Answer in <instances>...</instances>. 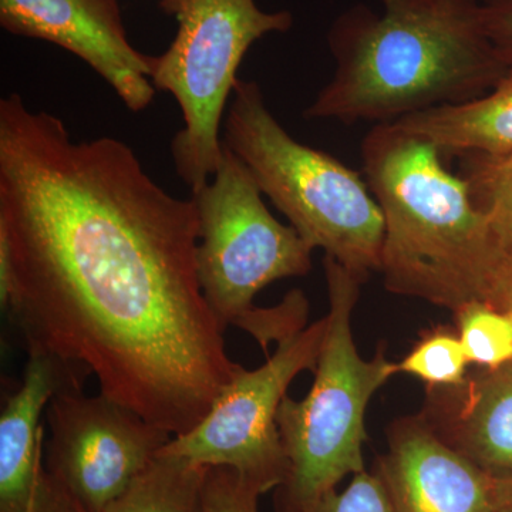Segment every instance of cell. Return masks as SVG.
<instances>
[{"label": "cell", "mask_w": 512, "mask_h": 512, "mask_svg": "<svg viewBox=\"0 0 512 512\" xmlns=\"http://www.w3.org/2000/svg\"><path fill=\"white\" fill-rule=\"evenodd\" d=\"M195 202L117 138L74 141L18 93L0 100V301L29 353L92 373L100 393L174 437L244 367L197 274Z\"/></svg>", "instance_id": "1"}, {"label": "cell", "mask_w": 512, "mask_h": 512, "mask_svg": "<svg viewBox=\"0 0 512 512\" xmlns=\"http://www.w3.org/2000/svg\"><path fill=\"white\" fill-rule=\"evenodd\" d=\"M359 3L328 32L335 72L305 117L394 121L476 100L510 73L485 32L480 0Z\"/></svg>", "instance_id": "2"}, {"label": "cell", "mask_w": 512, "mask_h": 512, "mask_svg": "<svg viewBox=\"0 0 512 512\" xmlns=\"http://www.w3.org/2000/svg\"><path fill=\"white\" fill-rule=\"evenodd\" d=\"M363 173L384 221V286L457 312L491 303L508 249L478 210L467 181L427 138L376 124L360 147Z\"/></svg>", "instance_id": "3"}, {"label": "cell", "mask_w": 512, "mask_h": 512, "mask_svg": "<svg viewBox=\"0 0 512 512\" xmlns=\"http://www.w3.org/2000/svg\"><path fill=\"white\" fill-rule=\"evenodd\" d=\"M222 143L313 249L360 281L379 271L384 221L369 184L338 158L296 141L266 106L258 83L235 84Z\"/></svg>", "instance_id": "4"}, {"label": "cell", "mask_w": 512, "mask_h": 512, "mask_svg": "<svg viewBox=\"0 0 512 512\" xmlns=\"http://www.w3.org/2000/svg\"><path fill=\"white\" fill-rule=\"evenodd\" d=\"M248 168L224 144L220 167L192 194L200 222L197 274L205 301L222 326H237L264 352L305 329L308 299L291 291L274 308L255 296L275 281L308 274L313 248L266 208Z\"/></svg>", "instance_id": "5"}, {"label": "cell", "mask_w": 512, "mask_h": 512, "mask_svg": "<svg viewBox=\"0 0 512 512\" xmlns=\"http://www.w3.org/2000/svg\"><path fill=\"white\" fill-rule=\"evenodd\" d=\"M323 268L328 330L315 380L302 400L286 396L276 419L288 460L285 483L276 490V512H313L346 477L366 470L367 404L399 373L382 349L373 359L357 352L352 315L365 282L330 256Z\"/></svg>", "instance_id": "6"}, {"label": "cell", "mask_w": 512, "mask_h": 512, "mask_svg": "<svg viewBox=\"0 0 512 512\" xmlns=\"http://www.w3.org/2000/svg\"><path fill=\"white\" fill-rule=\"evenodd\" d=\"M177 20V35L154 56L151 82L170 93L183 113L174 136L175 171L191 194L217 173L224 153L222 117L231 100L238 69L256 40L293 26L288 10L265 12L255 0H158Z\"/></svg>", "instance_id": "7"}, {"label": "cell", "mask_w": 512, "mask_h": 512, "mask_svg": "<svg viewBox=\"0 0 512 512\" xmlns=\"http://www.w3.org/2000/svg\"><path fill=\"white\" fill-rule=\"evenodd\" d=\"M328 318L278 343L274 355L255 370L242 369L217 397L210 413L160 451L201 467L231 468L264 495L278 490L288 460L278 429V412L299 373L315 372Z\"/></svg>", "instance_id": "8"}, {"label": "cell", "mask_w": 512, "mask_h": 512, "mask_svg": "<svg viewBox=\"0 0 512 512\" xmlns=\"http://www.w3.org/2000/svg\"><path fill=\"white\" fill-rule=\"evenodd\" d=\"M45 467L79 512H103L133 485L173 434L103 393L84 394L79 370L46 407Z\"/></svg>", "instance_id": "9"}, {"label": "cell", "mask_w": 512, "mask_h": 512, "mask_svg": "<svg viewBox=\"0 0 512 512\" xmlns=\"http://www.w3.org/2000/svg\"><path fill=\"white\" fill-rule=\"evenodd\" d=\"M0 25L79 57L134 113L146 110L156 96L154 56L131 45L119 0H0Z\"/></svg>", "instance_id": "10"}, {"label": "cell", "mask_w": 512, "mask_h": 512, "mask_svg": "<svg viewBox=\"0 0 512 512\" xmlns=\"http://www.w3.org/2000/svg\"><path fill=\"white\" fill-rule=\"evenodd\" d=\"M379 458L392 512H497L495 477L448 446L420 416L394 421Z\"/></svg>", "instance_id": "11"}, {"label": "cell", "mask_w": 512, "mask_h": 512, "mask_svg": "<svg viewBox=\"0 0 512 512\" xmlns=\"http://www.w3.org/2000/svg\"><path fill=\"white\" fill-rule=\"evenodd\" d=\"M80 366L29 353L18 392L0 414V512H79L47 473L42 414Z\"/></svg>", "instance_id": "12"}, {"label": "cell", "mask_w": 512, "mask_h": 512, "mask_svg": "<svg viewBox=\"0 0 512 512\" xmlns=\"http://www.w3.org/2000/svg\"><path fill=\"white\" fill-rule=\"evenodd\" d=\"M420 416L491 477L512 476V362L477 367L457 387L429 389Z\"/></svg>", "instance_id": "13"}, {"label": "cell", "mask_w": 512, "mask_h": 512, "mask_svg": "<svg viewBox=\"0 0 512 512\" xmlns=\"http://www.w3.org/2000/svg\"><path fill=\"white\" fill-rule=\"evenodd\" d=\"M394 123L427 138L444 156L512 153V70L483 97L421 111Z\"/></svg>", "instance_id": "14"}, {"label": "cell", "mask_w": 512, "mask_h": 512, "mask_svg": "<svg viewBox=\"0 0 512 512\" xmlns=\"http://www.w3.org/2000/svg\"><path fill=\"white\" fill-rule=\"evenodd\" d=\"M207 467L160 453L103 512H204Z\"/></svg>", "instance_id": "15"}, {"label": "cell", "mask_w": 512, "mask_h": 512, "mask_svg": "<svg viewBox=\"0 0 512 512\" xmlns=\"http://www.w3.org/2000/svg\"><path fill=\"white\" fill-rule=\"evenodd\" d=\"M460 174L495 238L512 249V153L501 156L463 154Z\"/></svg>", "instance_id": "16"}, {"label": "cell", "mask_w": 512, "mask_h": 512, "mask_svg": "<svg viewBox=\"0 0 512 512\" xmlns=\"http://www.w3.org/2000/svg\"><path fill=\"white\" fill-rule=\"evenodd\" d=\"M454 316L470 365L495 369L512 362V313L476 301Z\"/></svg>", "instance_id": "17"}, {"label": "cell", "mask_w": 512, "mask_h": 512, "mask_svg": "<svg viewBox=\"0 0 512 512\" xmlns=\"http://www.w3.org/2000/svg\"><path fill=\"white\" fill-rule=\"evenodd\" d=\"M468 366L457 329L437 326L421 335L409 355L397 363V370L417 377L429 389H446L466 382Z\"/></svg>", "instance_id": "18"}, {"label": "cell", "mask_w": 512, "mask_h": 512, "mask_svg": "<svg viewBox=\"0 0 512 512\" xmlns=\"http://www.w3.org/2000/svg\"><path fill=\"white\" fill-rule=\"evenodd\" d=\"M261 494L231 468L210 467L204 480V512H259Z\"/></svg>", "instance_id": "19"}, {"label": "cell", "mask_w": 512, "mask_h": 512, "mask_svg": "<svg viewBox=\"0 0 512 512\" xmlns=\"http://www.w3.org/2000/svg\"><path fill=\"white\" fill-rule=\"evenodd\" d=\"M313 512H392L380 478L376 473L355 474L342 493L333 491Z\"/></svg>", "instance_id": "20"}, {"label": "cell", "mask_w": 512, "mask_h": 512, "mask_svg": "<svg viewBox=\"0 0 512 512\" xmlns=\"http://www.w3.org/2000/svg\"><path fill=\"white\" fill-rule=\"evenodd\" d=\"M485 32L498 59L512 70V0H480Z\"/></svg>", "instance_id": "21"}, {"label": "cell", "mask_w": 512, "mask_h": 512, "mask_svg": "<svg viewBox=\"0 0 512 512\" xmlns=\"http://www.w3.org/2000/svg\"><path fill=\"white\" fill-rule=\"evenodd\" d=\"M490 305L512 313V249H508L495 281Z\"/></svg>", "instance_id": "22"}, {"label": "cell", "mask_w": 512, "mask_h": 512, "mask_svg": "<svg viewBox=\"0 0 512 512\" xmlns=\"http://www.w3.org/2000/svg\"><path fill=\"white\" fill-rule=\"evenodd\" d=\"M497 512H512V476L495 478Z\"/></svg>", "instance_id": "23"}]
</instances>
